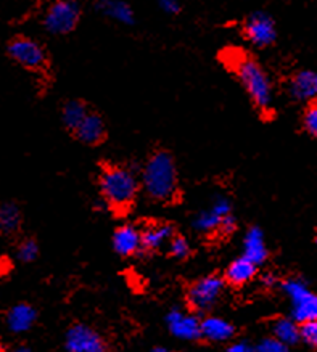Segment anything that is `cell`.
<instances>
[{
    "mask_svg": "<svg viewBox=\"0 0 317 352\" xmlns=\"http://www.w3.org/2000/svg\"><path fill=\"white\" fill-rule=\"evenodd\" d=\"M281 287L292 302V320L298 325L317 318V296L301 278H287Z\"/></svg>",
    "mask_w": 317,
    "mask_h": 352,
    "instance_id": "cell-5",
    "label": "cell"
},
{
    "mask_svg": "<svg viewBox=\"0 0 317 352\" xmlns=\"http://www.w3.org/2000/svg\"><path fill=\"white\" fill-rule=\"evenodd\" d=\"M7 54L17 65L30 71H44L49 63L44 45L26 36L13 37L7 45Z\"/></svg>",
    "mask_w": 317,
    "mask_h": 352,
    "instance_id": "cell-6",
    "label": "cell"
},
{
    "mask_svg": "<svg viewBox=\"0 0 317 352\" xmlns=\"http://www.w3.org/2000/svg\"><path fill=\"white\" fill-rule=\"evenodd\" d=\"M176 235L173 223H153L140 232L142 251L160 250L163 245L169 243V240Z\"/></svg>",
    "mask_w": 317,
    "mask_h": 352,
    "instance_id": "cell-16",
    "label": "cell"
},
{
    "mask_svg": "<svg viewBox=\"0 0 317 352\" xmlns=\"http://www.w3.org/2000/svg\"><path fill=\"white\" fill-rule=\"evenodd\" d=\"M166 325L171 335L182 341H197L201 340L200 333V318L197 314H187L181 309L174 307L168 312Z\"/></svg>",
    "mask_w": 317,
    "mask_h": 352,
    "instance_id": "cell-10",
    "label": "cell"
},
{
    "mask_svg": "<svg viewBox=\"0 0 317 352\" xmlns=\"http://www.w3.org/2000/svg\"><path fill=\"white\" fill-rule=\"evenodd\" d=\"M243 34L253 45L264 49L272 45L277 39V30L274 18L266 12H254L243 25Z\"/></svg>",
    "mask_w": 317,
    "mask_h": 352,
    "instance_id": "cell-9",
    "label": "cell"
},
{
    "mask_svg": "<svg viewBox=\"0 0 317 352\" xmlns=\"http://www.w3.org/2000/svg\"><path fill=\"white\" fill-rule=\"evenodd\" d=\"M253 352H290V347L282 344L276 338L266 336L256 346H253Z\"/></svg>",
    "mask_w": 317,
    "mask_h": 352,
    "instance_id": "cell-27",
    "label": "cell"
},
{
    "mask_svg": "<svg viewBox=\"0 0 317 352\" xmlns=\"http://www.w3.org/2000/svg\"><path fill=\"white\" fill-rule=\"evenodd\" d=\"M250 263L258 265L264 264L269 258V250L266 246V239H264V233L261 227L253 226L248 228L247 235L243 239V256Z\"/></svg>",
    "mask_w": 317,
    "mask_h": 352,
    "instance_id": "cell-13",
    "label": "cell"
},
{
    "mask_svg": "<svg viewBox=\"0 0 317 352\" xmlns=\"http://www.w3.org/2000/svg\"><path fill=\"white\" fill-rule=\"evenodd\" d=\"M89 111H91V109H89L87 103L83 102V100H68V102H65L63 107H61V122H63L66 129L73 132L76 127L81 124Z\"/></svg>",
    "mask_w": 317,
    "mask_h": 352,
    "instance_id": "cell-21",
    "label": "cell"
},
{
    "mask_svg": "<svg viewBox=\"0 0 317 352\" xmlns=\"http://www.w3.org/2000/svg\"><path fill=\"white\" fill-rule=\"evenodd\" d=\"M201 338L211 342H227L235 335V327L226 318L221 317H205L200 320Z\"/></svg>",
    "mask_w": 317,
    "mask_h": 352,
    "instance_id": "cell-17",
    "label": "cell"
},
{
    "mask_svg": "<svg viewBox=\"0 0 317 352\" xmlns=\"http://www.w3.org/2000/svg\"><path fill=\"white\" fill-rule=\"evenodd\" d=\"M65 349L66 352H107L108 346L92 327L76 323L66 331Z\"/></svg>",
    "mask_w": 317,
    "mask_h": 352,
    "instance_id": "cell-8",
    "label": "cell"
},
{
    "mask_svg": "<svg viewBox=\"0 0 317 352\" xmlns=\"http://www.w3.org/2000/svg\"><path fill=\"white\" fill-rule=\"evenodd\" d=\"M37 320V311L31 304L20 302L13 306L6 316L7 328L15 335L30 331Z\"/></svg>",
    "mask_w": 317,
    "mask_h": 352,
    "instance_id": "cell-15",
    "label": "cell"
},
{
    "mask_svg": "<svg viewBox=\"0 0 317 352\" xmlns=\"http://www.w3.org/2000/svg\"><path fill=\"white\" fill-rule=\"evenodd\" d=\"M23 222L21 209L17 203L0 204V235L13 236L20 232Z\"/></svg>",
    "mask_w": 317,
    "mask_h": 352,
    "instance_id": "cell-20",
    "label": "cell"
},
{
    "mask_svg": "<svg viewBox=\"0 0 317 352\" xmlns=\"http://www.w3.org/2000/svg\"><path fill=\"white\" fill-rule=\"evenodd\" d=\"M98 187L107 206L115 211H126L139 193V179L129 168L120 164L103 166L98 175Z\"/></svg>",
    "mask_w": 317,
    "mask_h": 352,
    "instance_id": "cell-2",
    "label": "cell"
},
{
    "mask_svg": "<svg viewBox=\"0 0 317 352\" xmlns=\"http://www.w3.org/2000/svg\"><path fill=\"white\" fill-rule=\"evenodd\" d=\"M277 277L274 274H264L263 277H261V283H263V287H266V288H272L274 285H277Z\"/></svg>",
    "mask_w": 317,
    "mask_h": 352,
    "instance_id": "cell-32",
    "label": "cell"
},
{
    "mask_svg": "<svg viewBox=\"0 0 317 352\" xmlns=\"http://www.w3.org/2000/svg\"><path fill=\"white\" fill-rule=\"evenodd\" d=\"M39 256V245L34 239H25L21 240V243L18 245L17 248V258L21 261V263H32V261L37 259Z\"/></svg>",
    "mask_w": 317,
    "mask_h": 352,
    "instance_id": "cell-24",
    "label": "cell"
},
{
    "mask_svg": "<svg viewBox=\"0 0 317 352\" xmlns=\"http://www.w3.org/2000/svg\"><path fill=\"white\" fill-rule=\"evenodd\" d=\"M113 250L122 258H131L142 251L140 246V230L135 226L124 223L120 226L113 233Z\"/></svg>",
    "mask_w": 317,
    "mask_h": 352,
    "instance_id": "cell-12",
    "label": "cell"
},
{
    "mask_svg": "<svg viewBox=\"0 0 317 352\" xmlns=\"http://www.w3.org/2000/svg\"><path fill=\"white\" fill-rule=\"evenodd\" d=\"M300 341H305L307 346H317V322L300 323Z\"/></svg>",
    "mask_w": 317,
    "mask_h": 352,
    "instance_id": "cell-28",
    "label": "cell"
},
{
    "mask_svg": "<svg viewBox=\"0 0 317 352\" xmlns=\"http://www.w3.org/2000/svg\"><path fill=\"white\" fill-rule=\"evenodd\" d=\"M227 352H253V346L250 341H234L227 347Z\"/></svg>",
    "mask_w": 317,
    "mask_h": 352,
    "instance_id": "cell-31",
    "label": "cell"
},
{
    "mask_svg": "<svg viewBox=\"0 0 317 352\" xmlns=\"http://www.w3.org/2000/svg\"><path fill=\"white\" fill-rule=\"evenodd\" d=\"M81 13V6L74 0H56L45 10L42 26L50 34L66 36L78 28Z\"/></svg>",
    "mask_w": 317,
    "mask_h": 352,
    "instance_id": "cell-4",
    "label": "cell"
},
{
    "mask_svg": "<svg viewBox=\"0 0 317 352\" xmlns=\"http://www.w3.org/2000/svg\"><path fill=\"white\" fill-rule=\"evenodd\" d=\"M169 253H171L173 258L176 259H187L188 256H190L192 250L186 236L174 235L173 239L169 240Z\"/></svg>",
    "mask_w": 317,
    "mask_h": 352,
    "instance_id": "cell-25",
    "label": "cell"
},
{
    "mask_svg": "<svg viewBox=\"0 0 317 352\" xmlns=\"http://www.w3.org/2000/svg\"><path fill=\"white\" fill-rule=\"evenodd\" d=\"M10 352H34L31 349V347H26V346H20V347H15V349H12Z\"/></svg>",
    "mask_w": 317,
    "mask_h": 352,
    "instance_id": "cell-34",
    "label": "cell"
},
{
    "mask_svg": "<svg viewBox=\"0 0 317 352\" xmlns=\"http://www.w3.org/2000/svg\"><path fill=\"white\" fill-rule=\"evenodd\" d=\"M219 214H216L212 209H205V211L198 212V216L193 219V228L200 233H212L219 230V226L222 222Z\"/></svg>",
    "mask_w": 317,
    "mask_h": 352,
    "instance_id": "cell-23",
    "label": "cell"
},
{
    "mask_svg": "<svg viewBox=\"0 0 317 352\" xmlns=\"http://www.w3.org/2000/svg\"><path fill=\"white\" fill-rule=\"evenodd\" d=\"M160 8L163 12L169 13V15H179L182 12V6L177 2V0H162L160 2Z\"/></svg>",
    "mask_w": 317,
    "mask_h": 352,
    "instance_id": "cell-30",
    "label": "cell"
},
{
    "mask_svg": "<svg viewBox=\"0 0 317 352\" xmlns=\"http://www.w3.org/2000/svg\"><path fill=\"white\" fill-rule=\"evenodd\" d=\"M235 74L247 90L252 102L259 109H267L272 102V85L266 71L256 60L248 55H242L240 58H234Z\"/></svg>",
    "mask_w": 317,
    "mask_h": 352,
    "instance_id": "cell-3",
    "label": "cell"
},
{
    "mask_svg": "<svg viewBox=\"0 0 317 352\" xmlns=\"http://www.w3.org/2000/svg\"><path fill=\"white\" fill-rule=\"evenodd\" d=\"M142 185L151 201H171L177 193V166L168 150H156L142 169Z\"/></svg>",
    "mask_w": 317,
    "mask_h": 352,
    "instance_id": "cell-1",
    "label": "cell"
},
{
    "mask_svg": "<svg viewBox=\"0 0 317 352\" xmlns=\"http://www.w3.org/2000/svg\"><path fill=\"white\" fill-rule=\"evenodd\" d=\"M96 8L105 16L120 21L122 25H134L135 21L134 10L129 3L121 2V0H102V2L96 3Z\"/></svg>",
    "mask_w": 317,
    "mask_h": 352,
    "instance_id": "cell-19",
    "label": "cell"
},
{
    "mask_svg": "<svg viewBox=\"0 0 317 352\" xmlns=\"http://www.w3.org/2000/svg\"><path fill=\"white\" fill-rule=\"evenodd\" d=\"M235 230H237V219L230 214V216L222 219L217 233H221V235H232Z\"/></svg>",
    "mask_w": 317,
    "mask_h": 352,
    "instance_id": "cell-29",
    "label": "cell"
},
{
    "mask_svg": "<svg viewBox=\"0 0 317 352\" xmlns=\"http://www.w3.org/2000/svg\"><path fill=\"white\" fill-rule=\"evenodd\" d=\"M151 352H173L169 347H164V346H155L153 349H151Z\"/></svg>",
    "mask_w": 317,
    "mask_h": 352,
    "instance_id": "cell-33",
    "label": "cell"
},
{
    "mask_svg": "<svg viewBox=\"0 0 317 352\" xmlns=\"http://www.w3.org/2000/svg\"><path fill=\"white\" fill-rule=\"evenodd\" d=\"M288 92L292 98L300 100V102H314L317 95V76L314 71L303 69L293 74L288 82Z\"/></svg>",
    "mask_w": 317,
    "mask_h": 352,
    "instance_id": "cell-14",
    "label": "cell"
},
{
    "mask_svg": "<svg viewBox=\"0 0 317 352\" xmlns=\"http://www.w3.org/2000/svg\"><path fill=\"white\" fill-rule=\"evenodd\" d=\"M224 278L217 275H208L192 285L187 292L188 307L195 312H208L219 301L224 292Z\"/></svg>",
    "mask_w": 317,
    "mask_h": 352,
    "instance_id": "cell-7",
    "label": "cell"
},
{
    "mask_svg": "<svg viewBox=\"0 0 317 352\" xmlns=\"http://www.w3.org/2000/svg\"><path fill=\"white\" fill-rule=\"evenodd\" d=\"M271 328L272 338H276L277 341H281L287 347L295 346L300 341V325L296 322H293L292 318L278 317L277 320H274Z\"/></svg>",
    "mask_w": 317,
    "mask_h": 352,
    "instance_id": "cell-22",
    "label": "cell"
},
{
    "mask_svg": "<svg viewBox=\"0 0 317 352\" xmlns=\"http://www.w3.org/2000/svg\"><path fill=\"white\" fill-rule=\"evenodd\" d=\"M76 139L87 146H97L107 140V124L100 113L89 111L81 124L73 131Z\"/></svg>",
    "mask_w": 317,
    "mask_h": 352,
    "instance_id": "cell-11",
    "label": "cell"
},
{
    "mask_svg": "<svg viewBox=\"0 0 317 352\" xmlns=\"http://www.w3.org/2000/svg\"><path fill=\"white\" fill-rule=\"evenodd\" d=\"M0 352H3V351H2V349H0Z\"/></svg>",
    "mask_w": 317,
    "mask_h": 352,
    "instance_id": "cell-35",
    "label": "cell"
},
{
    "mask_svg": "<svg viewBox=\"0 0 317 352\" xmlns=\"http://www.w3.org/2000/svg\"><path fill=\"white\" fill-rule=\"evenodd\" d=\"M303 129H305L307 134L316 137L317 135V104L312 102L307 104L305 109V114H303Z\"/></svg>",
    "mask_w": 317,
    "mask_h": 352,
    "instance_id": "cell-26",
    "label": "cell"
},
{
    "mask_svg": "<svg viewBox=\"0 0 317 352\" xmlns=\"http://www.w3.org/2000/svg\"><path fill=\"white\" fill-rule=\"evenodd\" d=\"M256 265L252 264L245 258H239L235 259L234 263H230L229 267H227L224 282L229 283L230 287H243V285L250 283L254 277H256Z\"/></svg>",
    "mask_w": 317,
    "mask_h": 352,
    "instance_id": "cell-18",
    "label": "cell"
}]
</instances>
